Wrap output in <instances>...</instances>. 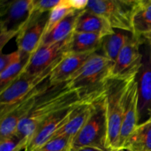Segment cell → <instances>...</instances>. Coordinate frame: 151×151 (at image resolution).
Listing matches in <instances>:
<instances>
[{
  "instance_id": "cell-1",
  "label": "cell",
  "mask_w": 151,
  "mask_h": 151,
  "mask_svg": "<svg viewBox=\"0 0 151 151\" xmlns=\"http://www.w3.org/2000/svg\"><path fill=\"white\" fill-rule=\"evenodd\" d=\"M85 101L68 82L50 84L36 98L34 106L25 119L19 125L16 134L27 144L38 127L58 111Z\"/></svg>"
},
{
  "instance_id": "cell-2",
  "label": "cell",
  "mask_w": 151,
  "mask_h": 151,
  "mask_svg": "<svg viewBox=\"0 0 151 151\" xmlns=\"http://www.w3.org/2000/svg\"><path fill=\"white\" fill-rule=\"evenodd\" d=\"M113 65L101 53H93L69 80V84L83 100L93 103L105 95Z\"/></svg>"
},
{
  "instance_id": "cell-3",
  "label": "cell",
  "mask_w": 151,
  "mask_h": 151,
  "mask_svg": "<svg viewBox=\"0 0 151 151\" xmlns=\"http://www.w3.org/2000/svg\"><path fill=\"white\" fill-rule=\"evenodd\" d=\"M81 147L110 148L105 95L92 103L91 111L88 119L73 139L72 148Z\"/></svg>"
},
{
  "instance_id": "cell-4",
  "label": "cell",
  "mask_w": 151,
  "mask_h": 151,
  "mask_svg": "<svg viewBox=\"0 0 151 151\" xmlns=\"http://www.w3.org/2000/svg\"><path fill=\"white\" fill-rule=\"evenodd\" d=\"M130 79L111 78L108 81L106 88L105 98L109 125V147L115 150L119 148L124 101L125 91Z\"/></svg>"
},
{
  "instance_id": "cell-5",
  "label": "cell",
  "mask_w": 151,
  "mask_h": 151,
  "mask_svg": "<svg viewBox=\"0 0 151 151\" xmlns=\"http://www.w3.org/2000/svg\"><path fill=\"white\" fill-rule=\"evenodd\" d=\"M34 0H6L0 6V50L19 35L33 13Z\"/></svg>"
},
{
  "instance_id": "cell-6",
  "label": "cell",
  "mask_w": 151,
  "mask_h": 151,
  "mask_svg": "<svg viewBox=\"0 0 151 151\" xmlns=\"http://www.w3.org/2000/svg\"><path fill=\"white\" fill-rule=\"evenodd\" d=\"M138 0H90L87 10L103 16L114 29L133 33L132 18Z\"/></svg>"
},
{
  "instance_id": "cell-7",
  "label": "cell",
  "mask_w": 151,
  "mask_h": 151,
  "mask_svg": "<svg viewBox=\"0 0 151 151\" xmlns=\"http://www.w3.org/2000/svg\"><path fill=\"white\" fill-rule=\"evenodd\" d=\"M60 59L40 74L29 75L23 72L14 82L0 91V117L6 114L13 106L27 96L35 87L48 80Z\"/></svg>"
},
{
  "instance_id": "cell-8",
  "label": "cell",
  "mask_w": 151,
  "mask_h": 151,
  "mask_svg": "<svg viewBox=\"0 0 151 151\" xmlns=\"http://www.w3.org/2000/svg\"><path fill=\"white\" fill-rule=\"evenodd\" d=\"M50 85L49 78L35 87L27 96L13 106L6 114L0 117V139L16 134L18 126L29 114L38 96Z\"/></svg>"
},
{
  "instance_id": "cell-9",
  "label": "cell",
  "mask_w": 151,
  "mask_h": 151,
  "mask_svg": "<svg viewBox=\"0 0 151 151\" xmlns=\"http://www.w3.org/2000/svg\"><path fill=\"white\" fill-rule=\"evenodd\" d=\"M142 38L134 35L119 52L112 67L111 78L128 80L138 75L142 64Z\"/></svg>"
},
{
  "instance_id": "cell-10",
  "label": "cell",
  "mask_w": 151,
  "mask_h": 151,
  "mask_svg": "<svg viewBox=\"0 0 151 151\" xmlns=\"http://www.w3.org/2000/svg\"><path fill=\"white\" fill-rule=\"evenodd\" d=\"M142 64L137 75L139 95L138 125L151 119V46L141 47Z\"/></svg>"
},
{
  "instance_id": "cell-11",
  "label": "cell",
  "mask_w": 151,
  "mask_h": 151,
  "mask_svg": "<svg viewBox=\"0 0 151 151\" xmlns=\"http://www.w3.org/2000/svg\"><path fill=\"white\" fill-rule=\"evenodd\" d=\"M50 12L42 14L32 13L30 20L16 36L19 51L26 55H32L41 45L46 32Z\"/></svg>"
},
{
  "instance_id": "cell-12",
  "label": "cell",
  "mask_w": 151,
  "mask_h": 151,
  "mask_svg": "<svg viewBox=\"0 0 151 151\" xmlns=\"http://www.w3.org/2000/svg\"><path fill=\"white\" fill-rule=\"evenodd\" d=\"M70 37L61 42L50 45L40 46L30 56L24 72L29 75L40 74L56 63L63 56L67 54Z\"/></svg>"
},
{
  "instance_id": "cell-13",
  "label": "cell",
  "mask_w": 151,
  "mask_h": 151,
  "mask_svg": "<svg viewBox=\"0 0 151 151\" xmlns=\"http://www.w3.org/2000/svg\"><path fill=\"white\" fill-rule=\"evenodd\" d=\"M139 122V95L137 75L130 79L125 91L119 148L134 131Z\"/></svg>"
},
{
  "instance_id": "cell-14",
  "label": "cell",
  "mask_w": 151,
  "mask_h": 151,
  "mask_svg": "<svg viewBox=\"0 0 151 151\" xmlns=\"http://www.w3.org/2000/svg\"><path fill=\"white\" fill-rule=\"evenodd\" d=\"M81 103H75L58 111L43 122L36 130L24 151H35L50 141L55 134L67 122L74 109Z\"/></svg>"
},
{
  "instance_id": "cell-15",
  "label": "cell",
  "mask_w": 151,
  "mask_h": 151,
  "mask_svg": "<svg viewBox=\"0 0 151 151\" xmlns=\"http://www.w3.org/2000/svg\"><path fill=\"white\" fill-rule=\"evenodd\" d=\"M92 54L93 53L65 55L52 72L50 77V84L55 85L68 82L83 66Z\"/></svg>"
},
{
  "instance_id": "cell-16",
  "label": "cell",
  "mask_w": 151,
  "mask_h": 151,
  "mask_svg": "<svg viewBox=\"0 0 151 151\" xmlns=\"http://www.w3.org/2000/svg\"><path fill=\"white\" fill-rule=\"evenodd\" d=\"M93 103L84 101L79 103L74 109L67 122L55 134L52 139L65 137L73 140L88 119Z\"/></svg>"
},
{
  "instance_id": "cell-17",
  "label": "cell",
  "mask_w": 151,
  "mask_h": 151,
  "mask_svg": "<svg viewBox=\"0 0 151 151\" xmlns=\"http://www.w3.org/2000/svg\"><path fill=\"white\" fill-rule=\"evenodd\" d=\"M74 32H89L106 37L113 34L114 29L103 16L86 9L78 17Z\"/></svg>"
},
{
  "instance_id": "cell-18",
  "label": "cell",
  "mask_w": 151,
  "mask_h": 151,
  "mask_svg": "<svg viewBox=\"0 0 151 151\" xmlns=\"http://www.w3.org/2000/svg\"><path fill=\"white\" fill-rule=\"evenodd\" d=\"M103 38L97 34L74 32L69 39L67 54L97 52L101 49Z\"/></svg>"
},
{
  "instance_id": "cell-19",
  "label": "cell",
  "mask_w": 151,
  "mask_h": 151,
  "mask_svg": "<svg viewBox=\"0 0 151 151\" xmlns=\"http://www.w3.org/2000/svg\"><path fill=\"white\" fill-rule=\"evenodd\" d=\"M82 11L75 10L62 19L51 30L44 35L40 46L56 44L69 38L75 31L77 20Z\"/></svg>"
},
{
  "instance_id": "cell-20",
  "label": "cell",
  "mask_w": 151,
  "mask_h": 151,
  "mask_svg": "<svg viewBox=\"0 0 151 151\" xmlns=\"http://www.w3.org/2000/svg\"><path fill=\"white\" fill-rule=\"evenodd\" d=\"M133 37L134 34L132 32L122 29H114L113 34L103 38L100 49L101 54L114 63L121 50Z\"/></svg>"
},
{
  "instance_id": "cell-21",
  "label": "cell",
  "mask_w": 151,
  "mask_h": 151,
  "mask_svg": "<svg viewBox=\"0 0 151 151\" xmlns=\"http://www.w3.org/2000/svg\"><path fill=\"white\" fill-rule=\"evenodd\" d=\"M133 34L141 38L151 30V0H138L132 18Z\"/></svg>"
},
{
  "instance_id": "cell-22",
  "label": "cell",
  "mask_w": 151,
  "mask_h": 151,
  "mask_svg": "<svg viewBox=\"0 0 151 151\" xmlns=\"http://www.w3.org/2000/svg\"><path fill=\"white\" fill-rule=\"evenodd\" d=\"M122 147L132 151H151V119L137 125Z\"/></svg>"
},
{
  "instance_id": "cell-23",
  "label": "cell",
  "mask_w": 151,
  "mask_h": 151,
  "mask_svg": "<svg viewBox=\"0 0 151 151\" xmlns=\"http://www.w3.org/2000/svg\"><path fill=\"white\" fill-rule=\"evenodd\" d=\"M31 55H24L19 61L0 72V91L14 82L26 69Z\"/></svg>"
},
{
  "instance_id": "cell-24",
  "label": "cell",
  "mask_w": 151,
  "mask_h": 151,
  "mask_svg": "<svg viewBox=\"0 0 151 151\" xmlns=\"http://www.w3.org/2000/svg\"><path fill=\"white\" fill-rule=\"evenodd\" d=\"M75 10H72L67 4V0H60V2L56 7L50 12L48 22L46 27L45 34L51 30L58 23L66 16ZM44 34V35H45Z\"/></svg>"
},
{
  "instance_id": "cell-25",
  "label": "cell",
  "mask_w": 151,
  "mask_h": 151,
  "mask_svg": "<svg viewBox=\"0 0 151 151\" xmlns=\"http://www.w3.org/2000/svg\"><path fill=\"white\" fill-rule=\"evenodd\" d=\"M73 140L65 137L52 139L35 151H72Z\"/></svg>"
},
{
  "instance_id": "cell-26",
  "label": "cell",
  "mask_w": 151,
  "mask_h": 151,
  "mask_svg": "<svg viewBox=\"0 0 151 151\" xmlns=\"http://www.w3.org/2000/svg\"><path fill=\"white\" fill-rule=\"evenodd\" d=\"M27 145V140L22 139L17 134L0 139V151H13L21 146H24L26 148Z\"/></svg>"
},
{
  "instance_id": "cell-27",
  "label": "cell",
  "mask_w": 151,
  "mask_h": 151,
  "mask_svg": "<svg viewBox=\"0 0 151 151\" xmlns=\"http://www.w3.org/2000/svg\"><path fill=\"white\" fill-rule=\"evenodd\" d=\"M24 55L22 54L19 50L7 54H4L1 52L0 56V72L14 63H17Z\"/></svg>"
},
{
  "instance_id": "cell-28",
  "label": "cell",
  "mask_w": 151,
  "mask_h": 151,
  "mask_svg": "<svg viewBox=\"0 0 151 151\" xmlns=\"http://www.w3.org/2000/svg\"><path fill=\"white\" fill-rule=\"evenodd\" d=\"M60 0H34L33 13H48L57 7Z\"/></svg>"
},
{
  "instance_id": "cell-29",
  "label": "cell",
  "mask_w": 151,
  "mask_h": 151,
  "mask_svg": "<svg viewBox=\"0 0 151 151\" xmlns=\"http://www.w3.org/2000/svg\"><path fill=\"white\" fill-rule=\"evenodd\" d=\"M88 0H67L69 7L73 10L81 11L86 9Z\"/></svg>"
},
{
  "instance_id": "cell-30",
  "label": "cell",
  "mask_w": 151,
  "mask_h": 151,
  "mask_svg": "<svg viewBox=\"0 0 151 151\" xmlns=\"http://www.w3.org/2000/svg\"><path fill=\"white\" fill-rule=\"evenodd\" d=\"M72 151H115L113 149H100L97 148V147H81V148L73 149L72 148Z\"/></svg>"
},
{
  "instance_id": "cell-31",
  "label": "cell",
  "mask_w": 151,
  "mask_h": 151,
  "mask_svg": "<svg viewBox=\"0 0 151 151\" xmlns=\"http://www.w3.org/2000/svg\"><path fill=\"white\" fill-rule=\"evenodd\" d=\"M141 38L144 44L151 46V30L147 32V33L144 34Z\"/></svg>"
},
{
  "instance_id": "cell-32",
  "label": "cell",
  "mask_w": 151,
  "mask_h": 151,
  "mask_svg": "<svg viewBox=\"0 0 151 151\" xmlns=\"http://www.w3.org/2000/svg\"><path fill=\"white\" fill-rule=\"evenodd\" d=\"M115 151H132L131 150H130V149H128L126 148V147H120V148L117 149V150H116Z\"/></svg>"
},
{
  "instance_id": "cell-33",
  "label": "cell",
  "mask_w": 151,
  "mask_h": 151,
  "mask_svg": "<svg viewBox=\"0 0 151 151\" xmlns=\"http://www.w3.org/2000/svg\"><path fill=\"white\" fill-rule=\"evenodd\" d=\"M22 150H25V147H24V146H21V147H18L17 149H16V150H14L13 151H22Z\"/></svg>"
}]
</instances>
